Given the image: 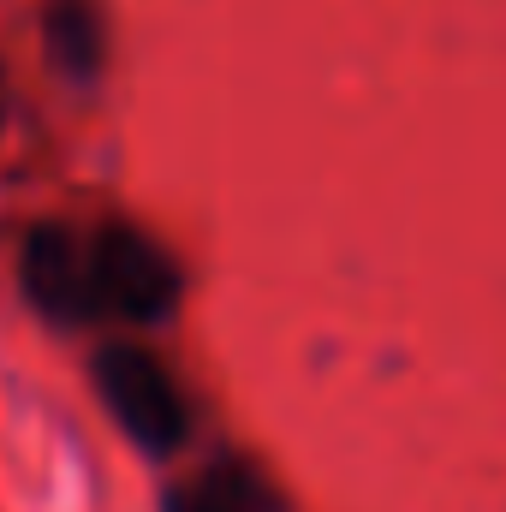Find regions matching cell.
Wrapping results in <instances>:
<instances>
[{
    "instance_id": "1",
    "label": "cell",
    "mask_w": 506,
    "mask_h": 512,
    "mask_svg": "<svg viewBox=\"0 0 506 512\" xmlns=\"http://www.w3.org/2000/svg\"><path fill=\"white\" fill-rule=\"evenodd\" d=\"M90 376H96L108 417L120 423V435L137 441L143 453H179L191 441V399L149 346H131V340L102 346Z\"/></svg>"
},
{
    "instance_id": "2",
    "label": "cell",
    "mask_w": 506,
    "mask_h": 512,
    "mask_svg": "<svg viewBox=\"0 0 506 512\" xmlns=\"http://www.w3.org/2000/svg\"><path fill=\"white\" fill-rule=\"evenodd\" d=\"M90 286H96V322H131V328H149V322H167L179 310V262L161 251L143 227H102L90 239Z\"/></svg>"
},
{
    "instance_id": "3",
    "label": "cell",
    "mask_w": 506,
    "mask_h": 512,
    "mask_svg": "<svg viewBox=\"0 0 506 512\" xmlns=\"http://www.w3.org/2000/svg\"><path fill=\"white\" fill-rule=\"evenodd\" d=\"M18 280L24 298L48 316V322H96V286H90V239H78L60 221H42L24 251H18Z\"/></svg>"
},
{
    "instance_id": "4",
    "label": "cell",
    "mask_w": 506,
    "mask_h": 512,
    "mask_svg": "<svg viewBox=\"0 0 506 512\" xmlns=\"http://www.w3.org/2000/svg\"><path fill=\"white\" fill-rule=\"evenodd\" d=\"M161 512H280L268 477L245 459H215L203 471H191L185 483L167 489Z\"/></svg>"
},
{
    "instance_id": "5",
    "label": "cell",
    "mask_w": 506,
    "mask_h": 512,
    "mask_svg": "<svg viewBox=\"0 0 506 512\" xmlns=\"http://www.w3.org/2000/svg\"><path fill=\"white\" fill-rule=\"evenodd\" d=\"M48 54L66 78H96L102 66V12L96 0H54L48 6Z\"/></svg>"
}]
</instances>
